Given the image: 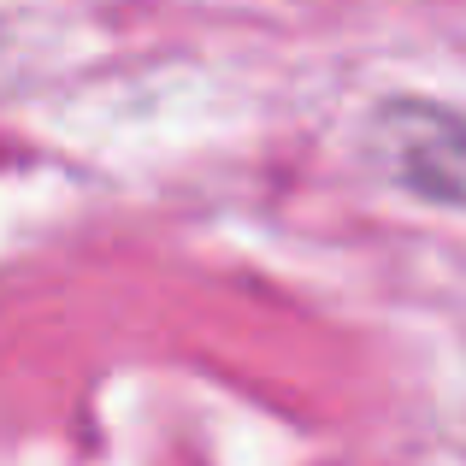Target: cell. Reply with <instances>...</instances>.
I'll return each mask as SVG.
<instances>
[{
    "instance_id": "1",
    "label": "cell",
    "mask_w": 466,
    "mask_h": 466,
    "mask_svg": "<svg viewBox=\"0 0 466 466\" xmlns=\"http://www.w3.org/2000/svg\"><path fill=\"white\" fill-rule=\"evenodd\" d=\"M366 154H372L378 177L390 189L413 195L425 207L466 213V113L461 106L396 95L372 113Z\"/></svg>"
}]
</instances>
